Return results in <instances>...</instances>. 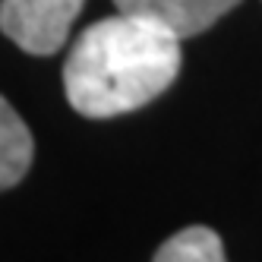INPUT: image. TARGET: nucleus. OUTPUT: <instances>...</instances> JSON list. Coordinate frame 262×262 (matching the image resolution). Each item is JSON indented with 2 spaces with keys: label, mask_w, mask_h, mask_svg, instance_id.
Segmentation results:
<instances>
[{
  "label": "nucleus",
  "mask_w": 262,
  "mask_h": 262,
  "mask_svg": "<svg viewBox=\"0 0 262 262\" xmlns=\"http://www.w3.org/2000/svg\"><path fill=\"white\" fill-rule=\"evenodd\" d=\"M180 63V35L148 16L117 13L92 23L73 41L63 92L82 117H120L171 89Z\"/></svg>",
  "instance_id": "nucleus-1"
},
{
  "label": "nucleus",
  "mask_w": 262,
  "mask_h": 262,
  "mask_svg": "<svg viewBox=\"0 0 262 262\" xmlns=\"http://www.w3.org/2000/svg\"><path fill=\"white\" fill-rule=\"evenodd\" d=\"M85 0H0V32L35 57L60 51Z\"/></svg>",
  "instance_id": "nucleus-2"
},
{
  "label": "nucleus",
  "mask_w": 262,
  "mask_h": 262,
  "mask_svg": "<svg viewBox=\"0 0 262 262\" xmlns=\"http://www.w3.org/2000/svg\"><path fill=\"white\" fill-rule=\"evenodd\" d=\"M237 4L240 0H114V7L120 13L148 16V19L167 26L180 38L202 35Z\"/></svg>",
  "instance_id": "nucleus-3"
},
{
  "label": "nucleus",
  "mask_w": 262,
  "mask_h": 262,
  "mask_svg": "<svg viewBox=\"0 0 262 262\" xmlns=\"http://www.w3.org/2000/svg\"><path fill=\"white\" fill-rule=\"evenodd\" d=\"M32 155H35V142L26 120L0 95V193L16 186L29 174Z\"/></svg>",
  "instance_id": "nucleus-4"
},
{
  "label": "nucleus",
  "mask_w": 262,
  "mask_h": 262,
  "mask_svg": "<svg viewBox=\"0 0 262 262\" xmlns=\"http://www.w3.org/2000/svg\"><path fill=\"white\" fill-rule=\"evenodd\" d=\"M152 262H228V259H224L221 237L205 224H193V228H183L167 237L152 256Z\"/></svg>",
  "instance_id": "nucleus-5"
}]
</instances>
